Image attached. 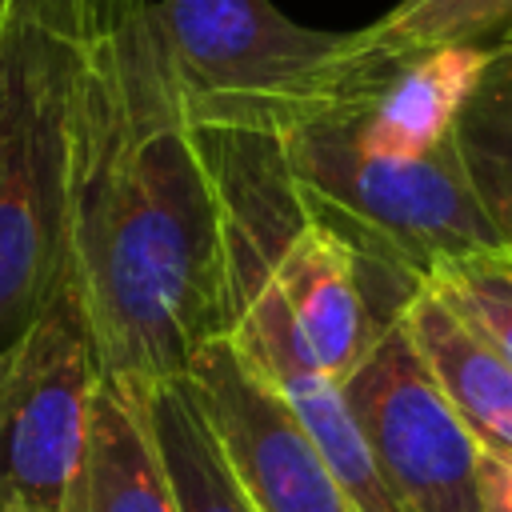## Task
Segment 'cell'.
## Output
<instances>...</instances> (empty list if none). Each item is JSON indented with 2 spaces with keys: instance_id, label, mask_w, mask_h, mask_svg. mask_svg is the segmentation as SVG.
I'll return each mask as SVG.
<instances>
[{
  "instance_id": "obj_1",
  "label": "cell",
  "mask_w": 512,
  "mask_h": 512,
  "mask_svg": "<svg viewBox=\"0 0 512 512\" xmlns=\"http://www.w3.org/2000/svg\"><path fill=\"white\" fill-rule=\"evenodd\" d=\"M64 272L108 380L188 376L236 324L228 204L168 68L156 0H84Z\"/></svg>"
},
{
  "instance_id": "obj_2",
  "label": "cell",
  "mask_w": 512,
  "mask_h": 512,
  "mask_svg": "<svg viewBox=\"0 0 512 512\" xmlns=\"http://www.w3.org/2000/svg\"><path fill=\"white\" fill-rule=\"evenodd\" d=\"M84 0H0V348L64 272Z\"/></svg>"
},
{
  "instance_id": "obj_3",
  "label": "cell",
  "mask_w": 512,
  "mask_h": 512,
  "mask_svg": "<svg viewBox=\"0 0 512 512\" xmlns=\"http://www.w3.org/2000/svg\"><path fill=\"white\" fill-rule=\"evenodd\" d=\"M280 156L304 212L412 288H424L440 260L500 244L456 140L428 156H380L336 120L316 116L280 140Z\"/></svg>"
},
{
  "instance_id": "obj_4",
  "label": "cell",
  "mask_w": 512,
  "mask_h": 512,
  "mask_svg": "<svg viewBox=\"0 0 512 512\" xmlns=\"http://www.w3.org/2000/svg\"><path fill=\"white\" fill-rule=\"evenodd\" d=\"M180 100L200 132L284 140L328 112L348 80L356 32L288 20L272 0H156Z\"/></svg>"
},
{
  "instance_id": "obj_5",
  "label": "cell",
  "mask_w": 512,
  "mask_h": 512,
  "mask_svg": "<svg viewBox=\"0 0 512 512\" xmlns=\"http://www.w3.org/2000/svg\"><path fill=\"white\" fill-rule=\"evenodd\" d=\"M104 364L60 272L48 304L0 348V512H68Z\"/></svg>"
},
{
  "instance_id": "obj_6",
  "label": "cell",
  "mask_w": 512,
  "mask_h": 512,
  "mask_svg": "<svg viewBox=\"0 0 512 512\" xmlns=\"http://www.w3.org/2000/svg\"><path fill=\"white\" fill-rule=\"evenodd\" d=\"M400 512H480V444L396 320L340 384Z\"/></svg>"
},
{
  "instance_id": "obj_7",
  "label": "cell",
  "mask_w": 512,
  "mask_h": 512,
  "mask_svg": "<svg viewBox=\"0 0 512 512\" xmlns=\"http://www.w3.org/2000/svg\"><path fill=\"white\" fill-rule=\"evenodd\" d=\"M188 376L256 512H360L320 448L228 336L208 344Z\"/></svg>"
},
{
  "instance_id": "obj_8",
  "label": "cell",
  "mask_w": 512,
  "mask_h": 512,
  "mask_svg": "<svg viewBox=\"0 0 512 512\" xmlns=\"http://www.w3.org/2000/svg\"><path fill=\"white\" fill-rule=\"evenodd\" d=\"M260 276L280 288L300 336L340 384L360 368L372 344L400 320L404 304L420 292L360 260L336 232L316 224L308 212L272 248Z\"/></svg>"
},
{
  "instance_id": "obj_9",
  "label": "cell",
  "mask_w": 512,
  "mask_h": 512,
  "mask_svg": "<svg viewBox=\"0 0 512 512\" xmlns=\"http://www.w3.org/2000/svg\"><path fill=\"white\" fill-rule=\"evenodd\" d=\"M492 52L480 48H376L356 28V56L336 104V120L360 148L380 156H428L456 136Z\"/></svg>"
},
{
  "instance_id": "obj_10",
  "label": "cell",
  "mask_w": 512,
  "mask_h": 512,
  "mask_svg": "<svg viewBox=\"0 0 512 512\" xmlns=\"http://www.w3.org/2000/svg\"><path fill=\"white\" fill-rule=\"evenodd\" d=\"M228 340L244 356V364L284 400V408L320 448L336 480L348 488L352 504L360 512H400V504L376 472V460L360 436V424L344 400L340 380H332L328 368L316 360L280 288L268 276L252 280L240 292V312Z\"/></svg>"
},
{
  "instance_id": "obj_11",
  "label": "cell",
  "mask_w": 512,
  "mask_h": 512,
  "mask_svg": "<svg viewBox=\"0 0 512 512\" xmlns=\"http://www.w3.org/2000/svg\"><path fill=\"white\" fill-rule=\"evenodd\" d=\"M400 324L480 452L512 460V364L428 288L404 304Z\"/></svg>"
},
{
  "instance_id": "obj_12",
  "label": "cell",
  "mask_w": 512,
  "mask_h": 512,
  "mask_svg": "<svg viewBox=\"0 0 512 512\" xmlns=\"http://www.w3.org/2000/svg\"><path fill=\"white\" fill-rule=\"evenodd\" d=\"M68 512H176L136 384L104 376Z\"/></svg>"
},
{
  "instance_id": "obj_13",
  "label": "cell",
  "mask_w": 512,
  "mask_h": 512,
  "mask_svg": "<svg viewBox=\"0 0 512 512\" xmlns=\"http://www.w3.org/2000/svg\"><path fill=\"white\" fill-rule=\"evenodd\" d=\"M148 436L156 444L160 468L168 476L176 512H256L252 496L244 492L208 408L192 384V376L136 384Z\"/></svg>"
},
{
  "instance_id": "obj_14",
  "label": "cell",
  "mask_w": 512,
  "mask_h": 512,
  "mask_svg": "<svg viewBox=\"0 0 512 512\" xmlns=\"http://www.w3.org/2000/svg\"><path fill=\"white\" fill-rule=\"evenodd\" d=\"M452 140L500 244H512V48L488 56Z\"/></svg>"
},
{
  "instance_id": "obj_15",
  "label": "cell",
  "mask_w": 512,
  "mask_h": 512,
  "mask_svg": "<svg viewBox=\"0 0 512 512\" xmlns=\"http://www.w3.org/2000/svg\"><path fill=\"white\" fill-rule=\"evenodd\" d=\"M376 48H512V0H400L364 28Z\"/></svg>"
},
{
  "instance_id": "obj_16",
  "label": "cell",
  "mask_w": 512,
  "mask_h": 512,
  "mask_svg": "<svg viewBox=\"0 0 512 512\" xmlns=\"http://www.w3.org/2000/svg\"><path fill=\"white\" fill-rule=\"evenodd\" d=\"M424 288L512 364V244H488L440 260Z\"/></svg>"
},
{
  "instance_id": "obj_17",
  "label": "cell",
  "mask_w": 512,
  "mask_h": 512,
  "mask_svg": "<svg viewBox=\"0 0 512 512\" xmlns=\"http://www.w3.org/2000/svg\"><path fill=\"white\" fill-rule=\"evenodd\" d=\"M476 496H480V512H512V460L480 452Z\"/></svg>"
}]
</instances>
